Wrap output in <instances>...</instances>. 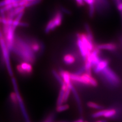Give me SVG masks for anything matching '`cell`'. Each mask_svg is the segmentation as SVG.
<instances>
[{"instance_id": "obj_20", "label": "cell", "mask_w": 122, "mask_h": 122, "mask_svg": "<svg viewBox=\"0 0 122 122\" xmlns=\"http://www.w3.org/2000/svg\"><path fill=\"white\" fill-rule=\"evenodd\" d=\"M54 118V114L52 113L49 114L47 117L44 119V120L42 122H53Z\"/></svg>"}, {"instance_id": "obj_27", "label": "cell", "mask_w": 122, "mask_h": 122, "mask_svg": "<svg viewBox=\"0 0 122 122\" xmlns=\"http://www.w3.org/2000/svg\"><path fill=\"white\" fill-rule=\"evenodd\" d=\"M0 24H1V16H0Z\"/></svg>"}, {"instance_id": "obj_2", "label": "cell", "mask_w": 122, "mask_h": 122, "mask_svg": "<svg viewBox=\"0 0 122 122\" xmlns=\"http://www.w3.org/2000/svg\"><path fill=\"white\" fill-rule=\"evenodd\" d=\"M63 13L61 10H57L47 23L44 29V32L48 34L60 26L63 21Z\"/></svg>"}, {"instance_id": "obj_19", "label": "cell", "mask_w": 122, "mask_h": 122, "mask_svg": "<svg viewBox=\"0 0 122 122\" xmlns=\"http://www.w3.org/2000/svg\"><path fill=\"white\" fill-rule=\"evenodd\" d=\"M69 109V105L67 104H63L62 105H57L56 107V111L57 112H61Z\"/></svg>"}, {"instance_id": "obj_21", "label": "cell", "mask_w": 122, "mask_h": 122, "mask_svg": "<svg viewBox=\"0 0 122 122\" xmlns=\"http://www.w3.org/2000/svg\"><path fill=\"white\" fill-rule=\"evenodd\" d=\"M89 16L91 17H93V16L94 15V14L95 13V10H96V8L95 5H89Z\"/></svg>"}, {"instance_id": "obj_1", "label": "cell", "mask_w": 122, "mask_h": 122, "mask_svg": "<svg viewBox=\"0 0 122 122\" xmlns=\"http://www.w3.org/2000/svg\"><path fill=\"white\" fill-rule=\"evenodd\" d=\"M11 52L19 61H25L34 65L37 60V56L31 49L25 36L16 34Z\"/></svg>"}, {"instance_id": "obj_17", "label": "cell", "mask_w": 122, "mask_h": 122, "mask_svg": "<svg viewBox=\"0 0 122 122\" xmlns=\"http://www.w3.org/2000/svg\"><path fill=\"white\" fill-rule=\"evenodd\" d=\"M84 26H85V30L86 31V35H87V37L89 39L91 40L92 41L94 42V36L90 26L87 23H86Z\"/></svg>"}, {"instance_id": "obj_26", "label": "cell", "mask_w": 122, "mask_h": 122, "mask_svg": "<svg viewBox=\"0 0 122 122\" xmlns=\"http://www.w3.org/2000/svg\"><path fill=\"white\" fill-rule=\"evenodd\" d=\"M96 122H106V121H105V120H99V121H97Z\"/></svg>"}, {"instance_id": "obj_4", "label": "cell", "mask_w": 122, "mask_h": 122, "mask_svg": "<svg viewBox=\"0 0 122 122\" xmlns=\"http://www.w3.org/2000/svg\"><path fill=\"white\" fill-rule=\"evenodd\" d=\"M34 65L30 62L21 61L16 66L18 73L24 77H28L32 75L34 71Z\"/></svg>"}, {"instance_id": "obj_7", "label": "cell", "mask_w": 122, "mask_h": 122, "mask_svg": "<svg viewBox=\"0 0 122 122\" xmlns=\"http://www.w3.org/2000/svg\"><path fill=\"white\" fill-rule=\"evenodd\" d=\"M96 10L98 12L102 13L109 9L110 6L108 0H94Z\"/></svg>"}, {"instance_id": "obj_24", "label": "cell", "mask_w": 122, "mask_h": 122, "mask_svg": "<svg viewBox=\"0 0 122 122\" xmlns=\"http://www.w3.org/2000/svg\"><path fill=\"white\" fill-rule=\"evenodd\" d=\"M77 5L79 6H83L84 5V1L83 0H75Z\"/></svg>"}, {"instance_id": "obj_6", "label": "cell", "mask_w": 122, "mask_h": 122, "mask_svg": "<svg viewBox=\"0 0 122 122\" xmlns=\"http://www.w3.org/2000/svg\"><path fill=\"white\" fill-rule=\"evenodd\" d=\"M117 113L116 110L113 109H101L99 111L96 112L92 114V117L94 118L105 117L110 118L113 117Z\"/></svg>"}, {"instance_id": "obj_25", "label": "cell", "mask_w": 122, "mask_h": 122, "mask_svg": "<svg viewBox=\"0 0 122 122\" xmlns=\"http://www.w3.org/2000/svg\"><path fill=\"white\" fill-rule=\"evenodd\" d=\"M84 122V121H83L82 119H79L78 120H77L76 121V122Z\"/></svg>"}, {"instance_id": "obj_28", "label": "cell", "mask_w": 122, "mask_h": 122, "mask_svg": "<svg viewBox=\"0 0 122 122\" xmlns=\"http://www.w3.org/2000/svg\"><path fill=\"white\" fill-rule=\"evenodd\" d=\"M120 13H121V16H122V11H121V12H120Z\"/></svg>"}, {"instance_id": "obj_16", "label": "cell", "mask_w": 122, "mask_h": 122, "mask_svg": "<svg viewBox=\"0 0 122 122\" xmlns=\"http://www.w3.org/2000/svg\"><path fill=\"white\" fill-rule=\"evenodd\" d=\"M10 100L14 107H16L19 105L17 96L15 92H11L10 95Z\"/></svg>"}, {"instance_id": "obj_5", "label": "cell", "mask_w": 122, "mask_h": 122, "mask_svg": "<svg viewBox=\"0 0 122 122\" xmlns=\"http://www.w3.org/2000/svg\"><path fill=\"white\" fill-rule=\"evenodd\" d=\"M25 39L29 44L31 49L35 55H40L43 52L44 49V46L43 44L39 40L33 37L25 36Z\"/></svg>"}, {"instance_id": "obj_11", "label": "cell", "mask_w": 122, "mask_h": 122, "mask_svg": "<svg viewBox=\"0 0 122 122\" xmlns=\"http://www.w3.org/2000/svg\"><path fill=\"white\" fill-rule=\"evenodd\" d=\"M59 73L60 75L63 82L65 83L68 86L70 87V86L72 84L71 81L70 76L71 73L66 71L61 70L59 71Z\"/></svg>"}, {"instance_id": "obj_22", "label": "cell", "mask_w": 122, "mask_h": 122, "mask_svg": "<svg viewBox=\"0 0 122 122\" xmlns=\"http://www.w3.org/2000/svg\"><path fill=\"white\" fill-rule=\"evenodd\" d=\"M85 72H86V69H85V66L84 65L81 66L80 68H79L78 70L74 73L77 75L81 76L82 74L85 73Z\"/></svg>"}, {"instance_id": "obj_3", "label": "cell", "mask_w": 122, "mask_h": 122, "mask_svg": "<svg viewBox=\"0 0 122 122\" xmlns=\"http://www.w3.org/2000/svg\"><path fill=\"white\" fill-rule=\"evenodd\" d=\"M100 74L105 81L112 86H117L120 83V80L118 75L109 66Z\"/></svg>"}, {"instance_id": "obj_18", "label": "cell", "mask_w": 122, "mask_h": 122, "mask_svg": "<svg viewBox=\"0 0 122 122\" xmlns=\"http://www.w3.org/2000/svg\"><path fill=\"white\" fill-rule=\"evenodd\" d=\"M87 106L92 109H103V107L100 105H98V104H97L96 103L92 102V101H90L88 102L87 104Z\"/></svg>"}, {"instance_id": "obj_14", "label": "cell", "mask_w": 122, "mask_h": 122, "mask_svg": "<svg viewBox=\"0 0 122 122\" xmlns=\"http://www.w3.org/2000/svg\"><path fill=\"white\" fill-rule=\"evenodd\" d=\"M71 91L74 94L75 99H76V100L77 102V103L78 104V106L80 111H81V112H82V106H81V100H80V98L79 97L78 94H77V92H76V90L75 89V87L73 86V84L71 86Z\"/></svg>"}, {"instance_id": "obj_12", "label": "cell", "mask_w": 122, "mask_h": 122, "mask_svg": "<svg viewBox=\"0 0 122 122\" xmlns=\"http://www.w3.org/2000/svg\"><path fill=\"white\" fill-rule=\"evenodd\" d=\"M84 79L85 80L88 86L96 87L98 85V82L92 76L91 74L85 72L81 75Z\"/></svg>"}, {"instance_id": "obj_23", "label": "cell", "mask_w": 122, "mask_h": 122, "mask_svg": "<svg viewBox=\"0 0 122 122\" xmlns=\"http://www.w3.org/2000/svg\"><path fill=\"white\" fill-rule=\"evenodd\" d=\"M61 10L63 13H66V14H71V12H70L69 10H67V9H66L65 8H64L63 7H61Z\"/></svg>"}, {"instance_id": "obj_13", "label": "cell", "mask_w": 122, "mask_h": 122, "mask_svg": "<svg viewBox=\"0 0 122 122\" xmlns=\"http://www.w3.org/2000/svg\"><path fill=\"white\" fill-rule=\"evenodd\" d=\"M75 61V57L71 54H66L63 57V61L66 65H71L74 63Z\"/></svg>"}, {"instance_id": "obj_10", "label": "cell", "mask_w": 122, "mask_h": 122, "mask_svg": "<svg viewBox=\"0 0 122 122\" xmlns=\"http://www.w3.org/2000/svg\"><path fill=\"white\" fill-rule=\"evenodd\" d=\"M95 47L100 50H108L109 51H115L117 48V45L114 43L99 44Z\"/></svg>"}, {"instance_id": "obj_9", "label": "cell", "mask_w": 122, "mask_h": 122, "mask_svg": "<svg viewBox=\"0 0 122 122\" xmlns=\"http://www.w3.org/2000/svg\"><path fill=\"white\" fill-rule=\"evenodd\" d=\"M109 60L108 59H101L99 63L93 68L94 72L96 74H100L109 66Z\"/></svg>"}, {"instance_id": "obj_15", "label": "cell", "mask_w": 122, "mask_h": 122, "mask_svg": "<svg viewBox=\"0 0 122 122\" xmlns=\"http://www.w3.org/2000/svg\"><path fill=\"white\" fill-rule=\"evenodd\" d=\"M66 90L61 88L59 92L57 101V106L62 105L64 103V93Z\"/></svg>"}, {"instance_id": "obj_8", "label": "cell", "mask_w": 122, "mask_h": 122, "mask_svg": "<svg viewBox=\"0 0 122 122\" xmlns=\"http://www.w3.org/2000/svg\"><path fill=\"white\" fill-rule=\"evenodd\" d=\"M76 38H77V44L78 47L79 51L81 56L83 58V60L85 61L88 53L89 52L87 50V48L83 44V42L82 41L80 37V33H77L76 35Z\"/></svg>"}]
</instances>
